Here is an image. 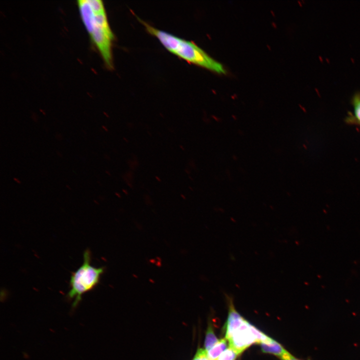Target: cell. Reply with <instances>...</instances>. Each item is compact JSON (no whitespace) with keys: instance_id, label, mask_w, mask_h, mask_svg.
Listing matches in <instances>:
<instances>
[{"instance_id":"cell-1","label":"cell","mask_w":360,"mask_h":360,"mask_svg":"<svg viewBox=\"0 0 360 360\" xmlns=\"http://www.w3.org/2000/svg\"><path fill=\"white\" fill-rule=\"evenodd\" d=\"M147 32L155 36L170 52L188 62L219 74H225L223 66L210 57L192 42L178 38L165 31L158 30L138 18Z\"/></svg>"},{"instance_id":"cell-2","label":"cell","mask_w":360,"mask_h":360,"mask_svg":"<svg viewBox=\"0 0 360 360\" xmlns=\"http://www.w3.org/2000/svg\"><path fill=\"white\" fill-rule=\"evenodd\" d=\"M83 258L82 264L72 272L70 278V289L66 297L70 300H74L72 308L77 306L84 294L97 286L104 270V267L96 268L91 265V252L88 248L84 250Z\"/></svg>"},{"instance_id":"cell-3","label":"cell","mask_w":360,"mask_h":360,"mask_svg":"<svg viewBox=\"0 0 360 360\" xmlns=\"http://www.w3.org/2000/svg\"><path fill=\"white\" fill-rule=\"evenodd\" d=\"M266 335L246 320L228 339L230 347L239 354L252 344L264 340Z\"/></svg>"},{"instance_id":"cell-4","label":"cell","mask_w":360,"mask_h":360,"mask_svg":"<svg viewBox=\"0 0 360 360\" xmlns=\"http://www.w3.org/2000/svg\"><path fill=\"white\" fill-rule=\"evenodd\" d=\"M226 297L228 306V313L224 330L225 338L228 340L244 323L246 320L236 310L232 297L227 294Z\"/></svg>"},{"instance_id":"cell-5","label":"cell","mask_w":360,"mask_h":360,"mask_svg":"<svg viewBox=\"0 0 360 360\" xmlns=\"http://www.w3.org/2000/svg\"><path fill=\"white\" fill-rule=\"evenodd\" d=\"M77 3L82 20L90 34L92 32L94 22V12L88 0H78Z\"/></svg>"},{"instance_id":"cell-6","label":"cell","mask_w":360,"mask_h":360,"mask_svg":"<svg viewBox=\"0 0 360 360\" xmlns=\"http://www.w3.org/2000/svg\"><path fill=\"white\" fill-rule=\"evenodd\" d=\"M263 352L274 354L282 358L288 352L275 340L270 338L267 340L260 344Z\"/></svg>"},{"instance_id":"cell-7","label":"cell","mask_w":360,"mask_h":360,"mask_svg":"<svg viewBox=\"0 0 360 360\" xmlns=\"http://www.w3.org/2000/svg\"><path fill=\"white\" fill-rule=\"evenodd\" d=\"M230 346L228 340L224 338L207 352L210 360H216L219 356Z\"/></svg>"},{"instance_id":"cell-8","label":"cell","mask_w":360,"mask_h":360,"mask_svg":"<svg viewBox=\"0 0 360 360\" xmlns=\"http://www.w3.org/2000/svg\"><path fill=\"white\" fill-rule=\"evenodd\" d=\"M218 340H219L216 338L212 327L211 326H209L206 332L204 340V349L206 350L208 352L214 346Z\"/></svg>"},{"instance_id":"cell-9","label":"cell","mask_w":360,"mask_h":360,"mask_svg":"<svg viewBox=\"0 0 360 360\" xmlns=\"http://www.w3.org/2000/svg\"><path fill=\"white\" fill-rule=\"evenodd\" d=\"M353 104L356 118L351 117L348 118V120L354 124H360V94H358L354 96Z\"/></svg>"},{"instance_id":"cell-10","label":"cell","mask_w":360,"mask_h":360,"mask_svg":"<svg viewBox=\"0 0 360 360\" xmlns=\"http://www.w3.org/2000/svg\"><path fill=\"white\" fill-rule=\"evenodd\" d=\"M239 354L229 346L216 360H236Z\"/></svg>"},{"instance_id":"cell-11","label":"cell","mask_w":360,"mask_h":360,"mask_svg":"<svg viewBox=\"0 0 360 360\" xmlns=\"http://www.w3.org/2000/svg\"><path fill=\"white\" fill-rule=\"evenodd\" d=\"M192 360H210L205 349L198 348Z\"/></svg>"},{"instance_id":"cell-12","label":"cell","mask_w":360,"mask_h":360,"mask_svg":"<svg viewBox=\"0 0 360 360\" xmlns=\"http://www.w3.org/2000/svg\"><path fill=\"white\" fill-rule=\"evenodd\" d=\"M280 359L281 360H301L296 358L288 352Z\"/></svg>"},{"instance_id":"cell-13","label":"cell","mask_w":360,"mask_h":360,"mask_svg":"<svg viewBox=\"0 0 360 360\" xmlns=\"http://www.w3.org/2000/svg\"><path fill=\"white\" fill-rule=\"evenodd\" d=\"M13 180H14V182H16V183H18V184H21V182H20V180L18 178H13Z\"/></svg>"},{"instance_id":"cell-14","label":"cell","mask_w":360,"mask_h":360,"mask_svg":"<svg viewBox=\"0 0 360 360\" xmlns=\"http://www.w3.org/2000/svg\"><path fill=\"white\" fill-rule=\"evenodd\" d=\"M102 128L104 130V131L106 132L108 131V128L105 126L102 125Z\"/></svg>"},{"instance_id":"cell-15","label":"cell","mask_w":360,"mask_h":360,"mask_svg":"<svg viewBox=\"0 0 360 360\" xmlns=\"http://www.w3.org/2000/svg\"><path fill=\"white\" fill-rule=\"evenodd\" d=\"M155 178H156V180L157 181H158V182H160V181H161V179H160V177H158V176H155Z\"/></svg>"},{"instance_id":"cell-16","label":"cell","mask_w":360,"mask_h":360,"mask_svg":"<svg viewBox=\"0 0 360 360\" xmlns=\"http://www.w3.org/2000/svg\"><path fill=\"white\" fill-rule=\"evenodd\" d=\"M180 149H181L182 150H184V148L182 145H180Z\"/></svg>"},{"instance_id":"cell-17","label":"cell","mask_w":360,"mask_h":360,"mask_svg":"<svg viewBox=\"0 0 360 360\" xmlns=\"http://www.w3.org/2000/svg\"><path fill=\"white\" fill-rule=\"evenodd\" d=\"M57 154L59 156L62 157V154H61V153L60 152H57Z\"/></svg>"},{"instance_id":"cell-18","label":"cell","mask_w":360,"mask_h":360,"mask_svg":"<svg viewBox=\"0 0 360 360\" xmlns=\"http://www.w3.org/2000/svg\"><path fill=\"white\" fill-rule=\"evenodd\" d=\"M185 172H186L187 174H190V171L189 170H188L187 169H186V170H185Z\"/></svg>"},{"instance_id":"cell-19","label":"cell","mask_w":360,"mask_h":360,"mask_svg":"<svg viewBox=\"0 0 360 360\" xmlns=\"http://www.w3.org/2000/svg\"><path fill=\"white\" fill-rule=\"evenodd\" d=\"M106 173L108 174V176H110V172L108 170H106Z\"/></svg>"},{"instance_id":"cell-20","label":"cell","mask_w":360,"mask_h":360,"mask_svg":"<svg viewBox=\"0 0 360 360\" xmlns=\"http://www.w3.org/2000/svg\"><path fill=\"white\" fill-rule=\"evenodd\" d=\"M123 138L124 140V141L126 142H128L126 138L124 137Z\"/></svg>"},{"instance_id":"cell-21","label":"cell","mask_w":360,"mask_h":360,"mask_svg":"<svg viewBox=\"0 0 360 360\" xmlns=\"http://www.w3.org/2000/svg\"><path fill=\"white\" fill-rule=\"evenodd\" d=\"M66 188H68V189H70V186H69V185H68V184H66Z\"/></svg>"},{"instance_id":"cell-22","label":"cell","mask_w":360,"mask_h":360,"mask_svg":"<svg viewBox=\"0 0 360 360\" xmlns=\"http://www.w3.org/2000/svg\"></svg>"}]
</instances>
